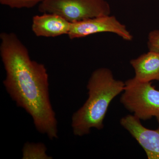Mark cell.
I'll use <instances>...</instances> for the list:
<instances>
[{
	"instance_id": "6da1fadb",
	"label": "cell",
	"mask_w": 159,
	"mask_h": 159,
	"mask_svg": "<svg viewBox=\"0 0 159 159\" xmlns=\"http://www.w3.org/2000/svg\"><path fill=\"white\" fill-rule=\"evenodd\" d=\"M0 55L6 72L3 84L16 105L32 118L36 129L51 140L58 138L57 121L49 96L44 65L31 59L16 34H0Z\"/></svg>"
},
{
	"instance_id": "7a4b0ae2",
	"label": "cell",
	"mask_w": 159,
	"mask_h": 159,
	"mask_svg": "<svg viewBox=\"0 0 159 159\" xmlns=\"http://www.w3.org/2000/svg\"><path fill=\"white\" fill-rule=\"evenodd\" d=\"M125 87V83L115 79L109 69L100 68L95 70L87 85L88 98L72 116L71 126L74 135L88 134L92 128L102 129L110 104L123 92Z\"/></svg>"
},
{
	"instance_id": "3957f363",
	"label": "cell",
	"mask_w": 159,
	"mask_h": 159,
	"mask_svg": "<svg viewBox=\"0 0 159 159\" xmlns=\"http://www.w3.org/2000/svg\"><path fill=\"white\" fill-rule=\"evenodd\" d=\"M125 83L120 102L126 110L140 120L159 115V90L151 82H142L134 77Z\"/></svg>"
},
{
	"instance_id": "277c9868",
	"label": "cell",
	"mask_w": 159,
	"mask_h": 159,
	"mask_svg": "<svg viewBox=\"0 0 159 159\" xmlns=\"http://www.w3.org/2000/svg\"><path fill=\"white\" fill-rule=\"evenodd\" d=\"M42 13L58 15L70 23L111 15L106 0H43L39 5Z\"/></svg>"
},
{
	"instance_id": "5b68a950",
	"label": "cell",
	"mask_w": 159,
	"mask_h": 159,
	"mask_svg": "<svg viewBox=\"0 0 159 159\" xmlns=\"http://www.w3.org/2000/svg\"><path fill=\"white\" fill-rule=\"evenodd\" d=\"M112 33L125 41L132 40L133 36L126 26L113 16H96L70 23L67 35L70 39L81 38L97 33Z\"/></svg>"
},
{
	"instance_id": "8992f818",
	"label": "cell",
	"mask_w": 159,
	"mask_h": 159,
	"mask_svg": "<svg viewBox=\"0 0 159 159\" xmlns=\"http://www.w3.org/2000/svg\"><path fill=\"white\" fill-rule=\"evenodd\" d=\"M159 127L155 130L144 127L134 115H128L120 120V124L144 149L148 159H159V115L156 116Z\"/></svg>"
},
{
	"instance_id": "52a82bcc",
	"label": "cell",
	"mask_w": 159,
	"mask_h": 159,
	"mask_svg": "<svg viewBox=\"0 0 159 159\" xmlns=\"http://www.w3.org/2000/svg\"><path fill=\"white\" fill-rule=\"evenodd\" d=\"M70 23L58 15L45 12L33 16L31 29L38 37H56L68 34Z\"/></svg>"
},
{
	"instance_id": "ba28073f",
	"label": "cell",
	"mask_w": 159,
	"mask_h": 159,
	"mask_svg": "<svg viewBox=\"0 0 159 159\" xmlns=\"http://www.w3.org/2000/svg\"><path fill=\"white\" fill-rule=\"evenodd\" d=\"M130 63L135 72V78L142 82L159 81V52L149 51L131 60Z\"/></svg>"
},
{
	"instance_id": "9c48e42d",
	"label": "cell",
	"mask_w": 159,
	"mask_h": 159,
	"mask_svg": "<svg viewBox=\"0 0 159 159\" xmlns=\"http://www.w3.org/2000/svg\"><path fill=\"white\" fill-rule=\"evenodd\" d=\"M45 145L41 143L27 142L24 145L22 150L23 159H51L46 153Z\"/></svg>"
},
{
	"instance_id": "30bf717a",
	"label": "cell",
	"mask_w": 159,
	"mask_h": 159,
	"mask_svg": "<svg viewBox=\"0 0 159 159\" xmlns=\"http://www.w3.org/2000/svg\"><path fill=\"white\" fill-rule=\"evenodd\" d=\"M43 0H0L2 5L8 6L11 9H22L34 7L39 5Z\"/></svg>"
},
{
	"instance_id": "8fae6325",
	"label": "cell",
	"mask_w": 159,
	"mask_h": 159,
	"mask_svg": "<svg viewBox=\"0 0 159 159\" xmlns=\"http://www.w3.org/2000/svg\"><path fill=\"white\" fill-rule=\"evenodd\" d=\"M147 46L149 51L159 52V30H154L149 32Z\"/></svg>"
}]
</instances>
